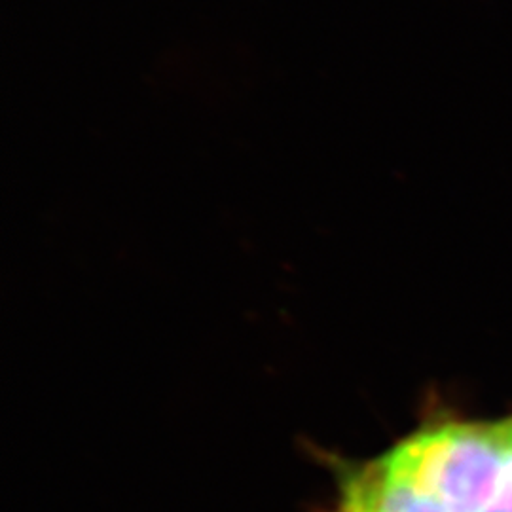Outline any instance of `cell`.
<instances>
[{
    "instance_id": "cell-1",
    "label": "cell",
    "mask_w": 512,
    "mask_h": 512,
    "mask_svg": "<svg viewBox=\"0 0 512 512\" xmlns=\"http://www.w3.org/2000/svg\"><path fill=\"white\" fill-rule=\"evenodd\" d=\"M323 512H512V416L423 423L382 454L332 461Z\"/></svg>"
}]
</instances>
